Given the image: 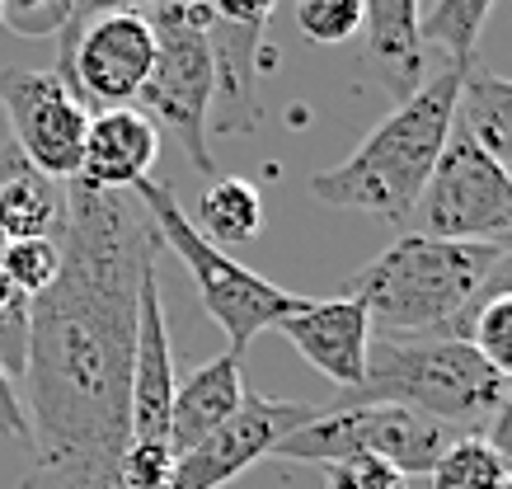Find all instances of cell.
<instances>
[{"instance_id": "obj_1", "label": "cell", "mask_w": 512, "mask_h": 489, "mask_svg": "<svg viewBox=\"0 0 512 489\" xmlns=\"http://www.w3.org/2000/svg\"><path fill=\"white\" fill-rule=\"evenodd\" d=\"M62 269L29 301L24 414L33 466L19 489H118L127 447L141 278L156 264V226L132 189L66 184Z\"/></svg>"}, {"instance_id": "obj_2", "label": "cell", "mask_w": 512, "mask_h": 489, "mask_svg": "<svg viewBox=\"0 0 512 489\" xmlns=\"http://www.w3.org/2000/svg\"><path fill=\"white\" fill-rule=\"evenodd\" d=\"M466 71L470 66L447 62L409 99H400L395 113H386L362 137L353 156L339 160L334 170L315 174V198L329 207H348V212H372L395 226L414 217L423 184H428V174L451 137V123H456V99H461Z\"/></svg>"}, {"instance_id": "obj_3", "label": "cell", "mask_w": 512, "mask_h": 489, "mask_svg": "<svg viewBox=\"0 0 512 489\" xmlns=\"http://www.w3.org/2000/svg\"><path fill=\"white\" fill-rule=\"evenodd\" d=\"M498 245L433 240L404 231L390 250L353 273L348 292L362 297L381 334H451L470 339V325L489 301Z\"/></svg>"}, {"instance_id": "obj_4", "label": "cell", "mask_w": 512, "mask_h": 489, "mask_svg": "<svg viewBox=\"0 0 512 489\" xmlns=\"http://www.w3.org/2000/svg\"><path fill=\"white\" fill-rule=\"evenodd\" d=\"M512 381L498 377L470 339L451 334H372L367 372L339 400H390L447 424L456 438H484Z\"/></svg>"}, {"instance_id": "obj_5", "label": "cell", "mask_w": 512, "mask_h": 489, "mask_svg": "<svg viewBox=\"0 0 512 489\" xmlns=\"http://www.w3.org/2000/svg\"><path fill=\"white\" fill-rule=\"evenodd\" d=\"M132 193H137L141 207H146V217L156 226L160 245H170L174 259H179L188 269V278L198 283L202 311L217 320L221 334L231 339L226 353L245 358V348L264 330H273V325L296 306V297L287 287L268 283L264 273L245 269L240 259H231L221 245H212V240L202 236L198 226H193V217L179 207V198H174V189L165 179H141Z\"/></svg>"}, {"instance_id": "obj_6", "label": "cell", "mask_w": 512, "mask_h": 489, "mask_svg": "<svg viewBox=\"0 0 512 489\" xmlns=\"http://www.w3.org/2000/svg\"><path fill=\"white\" fill-rule=\"evenodd\" d=\"M451 442H456V433L447 424H437V419L409 410V405L329 400V405L315 410L311 424H301L273 447V457L315 461V466H334V461L348 457H376L404 480H428V471Z\"/></svg>"}, {"instance_id": "obj_7", "label": "cell", "mask_w": 512, "mask_h": 489, "mask_svg": "<svg viewBox=\"0 0 512 489\" xmlns=\"http://www.w3.org/2000/svg\"><path fill=\"white\" fill-rule=\"evenodd\" d=\"M146 19H151V33H156V66L141 85L137 109L156 127H170L193 170L217 179V160L207 151V118H212V99H217L207 5L202 0L156 5Z\"/></svg>"}, {"instance_id": "obj_8", "label": "cell", "mask_w": 512, "mask_h": 489, "mask_svg": "<svg viewBox=\"0 0 512 489\" xmlns=\"http://www.w3.org/2000/svg\"><path fill=\"white\" fill-rule=\"evenodd\" d=\"M419 236L466 240V245H512V170H503L456 118L419 193Z\"/></svg>"}, {"instance_id": "obj_9", "label": "cell", "mask_w": 512, "mask_h": 489, "mask_svg": "<svg viewBox=\"0 0 512 489\" xmlns=\"http://www.w3.org/2000/svg\"><path fill=\"white\" fill-rule=\"evenodd\" d=\"M156 66V33L141 10H109L57 33V76L85 113L132 109Z\"/></svg>"}, {"instance_id": "obj_10", "label": "cell", "mask_w": 512, "mask_h": 489, "mask_svg": "<svg viewBox=\"0 0 512 489\" xmlns=\"http://www.w3.org/2000/svg\"><path fill=\"white\" fill-rule=\"evenodd\" d=\"M0 109L10 118L19 156L29 160L52 184H71L85 156V132L90 113L57 71H33V66H5L0 71Z\"/></svg>"}, {"instance_id": "obj_11", "label": "cell", "mask_w": 512, "mask_h": 489, "mask_svg": "<svg viewBox=\"0 0 512 489\" xmlns=\"http://www.w3.org/2000/svg\"><path fill=\"white\" fill-rule=\"evenodd\" d=\"M315 400H273V395L245 391L240 410L217 428L207 433L198 447H188L174 457V475L170 489H221L240 480V475L254 466V461L273 457L287 433H296L301 424L315 419Z\"/></svg>"}, {"instance_id": "obj_12", "label": "cell", "mask_w": 512, "mask_h": 489, "mask_svg": "<svg viewBox=\"0 0 512 489\" xmlns=\"http://www.w3.org/2000/svg\"><path fill=\"white\" fill-rule=\"evenodd\" d=\"M207 5V38L217 62L221 127L226 132H254L259 127V52L273 24L278 0H202Z\"/></svg>"}, {"instance_id": "obj_13", "label": "cell", "mask_w": 512, "mask_h": 489, "mask_svg": "<svg viewBox=\"0 0 512 489\" xmlns=\"http://www.w3.org/2000/svg\"><path fill=\"white\" fill-rule=\"evenodd\" d=\"M306 363L329 377L343 391H357V381L367 372V348H372V316L362 297H296V306L273 325Z\"/></svg>"}, {"instance_id": "obj_14", "label": "cell", "mask_w": 512, "mask_h": 489, "mask_svg": "<svg viewBox=\"0 0 512 489\" xmlns=\"http://www.w3.org/2000/svg\"><path fill=\"white\" fill-rule=\"evenodd\" d=\"M170 405H174V353L165 301H160L156 264L141 278L137 297V353H132V400H127V438L170 442Z\"/></svg>"}, {"instance_id": "obj_15", "label": "cell", "mask_w": 512, "mask_h": 489, "mask_svg": "<svg viewBox=\"0 0 512 489\" xmlns=\"http://www.w3.org/2000/svg\"><path fill=\"white\" fill-rule=\"evenodd\" d=\"M160 160V127L132 104V109L90 113L85 132V156L71 184L94 193H127L141 179H151Z\"/></svg>"}, {"instance_id": "obj_16", "label": "cell", "mask_w": 512, "mask_h": 489, "mask_svg": "<svg viewBox=\"0 0 512 489\" xmlns=\"http://www.w3.org/2000/svg\"><path fill=\"white\" fill-rule=\"evenodd\" d=\"M245 358L221 353L212 363H202L198 372H188L184 381H174V405H170V447L174 457L198 447L207 433H217L245 400Z\"/></svg>"}, {"instance_id": "obj_17", "label": "cell", "mask_w": 512, "mask_h": 489, "mask_svg": "<svg viewBox=\"0 0 512 489\" xmlns=\"http://www.w3.org/2000/svg\"><path fill=\"white\" fill-rule=\"evenodd\" d=\"M419 0H362V33L367 57L381 71L395 99H409L423 80V38H419Z\"/></svg>"}, {"instance_id": "obj_18", "label": "cell", "mask_w": 512, "mask_h": 489, "mask_svg": "<svg viewBox=\"0 0 512 489\" xmlns=\"http://www.w3.org/2000/svg\"><path fill=\"white\" fill-rule=\"evenodd\" d=\"M456 118L466 123V132L503 170H512V80L508 76H494V71H475V66H470L466 76H461Z\"/></svg>"}, {"instance_id": "obj_19", "label": "cell", "mask_w": 512, "mask_h": 489, "mask_svg": "<svg viewBox=\"0 0 512 489\" xmlns=\"http://www.w3.org/2000/svg\"><path fill=\"white\" fill-rule=\"evenodd\" d=\"M259 226H264V198H259V189L249 184V179H235V174H226V179H212L207 189H202L198 198V231L212 245H245V240L259 236Z\"/></svg>"}, {"instance_id": "obj_20", "label": "cell", "mask_w": 512, "mask_h": 489, "mask_svg": "<svg viewBox=\"0 0 512 489\" xmlns=\"http://www.w3.org/2000/svg\"><path fill=\"white\" fill-rule=\"evenodd\" d=\"M62 217V189L38 170L19 174L15 184L0 193V231H5V240H57L62 236Z\"/></svg>"}, {"instance_id": "obj_21", "label": "cell", "mask_w": 512, "mask_h": 489, "mask_svg": "<svg viewBox=\"0 0 512 489\" xmlns=\"http://www.w3.org/2000/svg\"><path fill=\"white\" fill-rule=\"evenodd\" d=\"M489 10H494V0H433V10L419 19V38L447 48L456 66H475Z\"/></svg>"}, {"instance_id": "obj_22", "label": "cell", "mask_w": 512, "mask_h": 489, "mask_svg": "<svg viewBox=\"0 0 512 489\" xmlns=\"http://www.w3.org/2000/svg\"><path fill=\"white\" fill-rule=\"evenodd\" d=\"M512 475L484 438H456L428 471V489H508Z\"/></svg>"}, {"instance_id": "obj_23", "label": "cell", "mask_w": 512, "mask_h": 489, "mask_svg": "<svg viewBox=\"0 0 512 489\" xmlns=\"http://www.w3.org/2000/svg\"><path fill=\"white\" fill-rule=\"evenodd\" d=\"M62 269V250H57V240H5V254H0V273L10 278L15 292L24 297H38L52 287Z\"/></svg>"}, {"instance_id": "obj_24", "label": "cell", "mask_w": 512, "mask_h": 489, "mask_svg": "<svg viewBox=\"0 0 512 489\" xmlns=\"http://www.w3.org/2000/svg\"><path fill=\"white\" fill-rule=\"evenodd\" d=\"M296 29L320 48H339L362 33V0H296Z\"/></svg>"}, {"instance_id": "obj_25", "label": "cell", "mask_w": 512, "mask_h": 489, "mask_svg": "<svg viewBox=\"0 0 512 489\" xmlns=\"http://www.w3.org/2000/svg\"><path fill=\"white\" fill-rule=\"evenodd\" d=\"M470 344L480 348V358L498 377L512 381V292L484 301L475 325H470Z\"/></svg>"}, {"instance_id": "obj_26", "label": "cell", "mask_w": 512, "mask_h": 489, "mask_svg": "<svg viewBox=\"0 0 512 489\" xmlns=\"http://www.w3.org/2000/svg\"><path fill=\"white\" fill-rule=\"evenodd\" d=\"M174 475V447L170 442L127 438L118 457V489H170Z\"/></svg>"}, {"instance_id": "obj_27", "label": "cell", "mask_w": 512, "mask_h": 489, "mask_svg": "<svg viewBox=\"0 0 512 489\" xmlns=\"http://www.w3.org/2000/svg\"><path fill=\"white\" fill-rule=\"evenodd\" d=\"M0 24L19 38H57L71 24V0H0Z\"/></svg>"}, {"instance_id": "obj_28", "label": "cell", "mask_w": 512, "mask_h": 489, "mask_svg": "<svg viewBox=\"0 0 512 489\" xmlns=\"http://www.w3.org/2000/svg\"><path fill=\"white\" fill-rule=\"evenodd\" d=\"M325 489H409V480L376 457H348L325 466Z\"/></svg>"}, {"instance_id": "obj_29", "label": "cell", "mask_w": 512, "mask_h": 489, "mask_svg": "<svg viewBox=\"0 0 512 489\" xmlns=\"http://www.w3.org/2000/svg\"><path fill=\"white\" fill-rule=\"evenodd\" d=\"M0 438L24 442L29 447V414H24V395H19L15 377L0 367Z\"/></svg>"}, {"instance_id": "obj_30", "label": "cell", "mask_w": 512, "mask_h": 489, "mask_svg": "<svg viewBox=\"0 0 512 489\" xmlns=\"http://www.w3.org/2000/svg\"><path fill=\"white\" fill-rule=\"evenodd\" d=\"M484 442L503 457V466H508V475H512V386H508V395H503V405H498L494 424L484 428Z\"/></svg>"}, {"instance_id": "obj_31", "label": "cell", "mask_w": 512, "mask_h": 489, "mask_svg": "<svg viewBox=\"0 0 512 489\" xmlns=\"http://www.w3.org/2000/svg\"><path fill=\"white\" fill-rule=\"evenodd\" d=\"M141 5H179V0H71V24L90 15H109V10H141Z\"/></svg>"}, {"instance_id": "obj_32", "label": "cell", "mask_w": 512, "mask_h": 489, "mask_svg": "<svg viewBox=\"0 0 512 489\" xmlns=\"http://www.w3.org/2000/svg\"><path fill=\"white\" fill-rule=\"evenodd\" d=\"M19 174H29V160L19 156V146L10 142V146H0V193L10 189V184H15Z\"/></svg>"}, {"instance_id": "obj_33", "label": "cell", "mask_w": 512, "mask_h": 489, "mask_svg": "<svg viewBox=\"0 0 512 489\" xmlns=\"http://www.w3.org/2000/svg\"><path fill=\"white\" fill-rule=\"evenodd\" d=\"M0 254H5V231H0Z\"/></svg>"}]
</instances>
